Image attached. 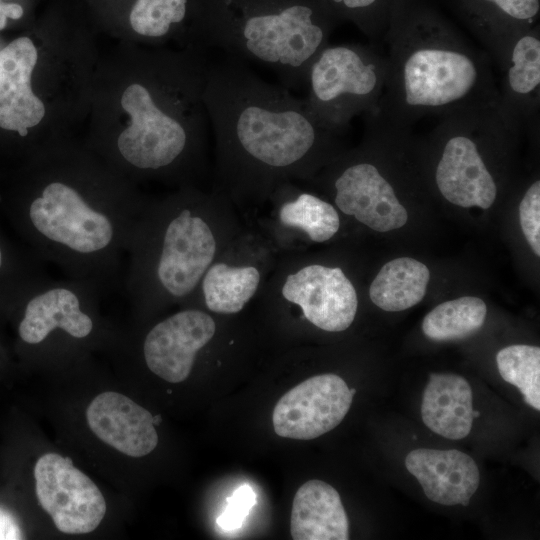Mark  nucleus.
Returning <instances> with one entry per match:
<instances>
[{"label":"nucleus","instance_id":"f3484780","mask_svg":"<svg viewBox=\"0 0 540 540\" xmlns=\"http://www.w3.org/2000/svg\"><path fill=\"white\" fill-rule=\"evenodd\" d=\"M405 466L427 498L441 505L467 506L479 487L477 464L471 456L456 449H415L406 456Z\"/></svg>","mask_w":540,"mask_h":540},{"label":"nucleus","instance_id":"c85d7f7f","mask_svg":"<svg viewBox=\"0 0 540 540\" xmlns=\"http://www.w3.org/2000/svg\"><path fill=\"white\" fill-rule=\"evenodd\" d=\"M522 232L531 249L540 256V181L535 180L526 189L519 204Z\"/></svg>","mask_w":540,"mask_h":540},{"label":"nucleus","instance_id":"39448f33","mask_svg":"<svg viewBox=\"0 0 540 540\" xmlns=\"http://www.w3.org/2000/svg\"><path fill=\"white\" fill-rule=\"evenodd\" d=\"M269 4L245 6L241 15L213 17L207 44L243 62L270 68L288 89L305 87L312 62L329 44V21L308 1Z\"/></svg>","mask_w":540,"mask_h":540},{"label":"nucleus","instance_id":"a878e982","mask_svg":"<svg viewBox=\"0 0 540 540\" xmlns=\"http://www.w3.org/2000/svg\"><path fill=\"white\" fill-rule=\"evenodd\" d=\"M502 379L516 386L524 401L540 410V348L526 344L511 345L496 355Z\"/></svg>","mask_w":540,"mask_h":540},{"label":"nucleus","instance_id":"bb28decb","mask_svg":"<svg viewBox=\"0 0 540 540\" xmlns=\"http://www.w3.org/2000/svg\"><path fill=\"white\" fill-rule=\"evenodd\" d=\"M187 14V0H137L130 12V25L139 35L166 36Z\"/></svg>","mask_w":540,"mask_h":540},{"label":"nucleus","instance_id":"f03ea898","mask_svg":"<svg viewBox=\"0 0 540 540\" xmlns=\"http://www.w3.org/2000/svg\"><path fill=\"white\" fill-rule=\"evenodd\" d=\"M7 203L4 214L25 246L67 278L102 295L122 287V262L145 203L127 188L43 178Z\"/></svg>","mask_w":540,"mask_h":540},{"label":"nucleus","instance_id":"2f4dec72","mask_svg":"<svg viewBox=\"0 0 540 540\" xmlns=\"http://www.w3.org/2000/svg\"><path fill=\"white\" fill-rule=\"evenodd\" d=\"M23 15V8L16 3H1L0 2V30L4 29L7 23V18L17 20Z\"/></svg>","mask_w":540,"mask_h":540},{"label":"nucleus","instance_id":"7ed1b4c3","mask_svg":"<svg viewBox=\"0 0 540 540\" xmlns=\"http://www.w3.org/2000/svg\"><path fill=\"white\" fill-rule=\"evenodd\" d=\"M387 44L385 89L371 112L391 124L409 129L499 98L489 55L430 15L397 17Z\"/></svg>","mask_w":540,"mask_h":540},{"label":"nucleus","instance_id":"393cba45","mask_svg":"<svg viewBox=\"0 0 540 540\" xmlns=\"http://www.w3.org/2000/svg\"><path fill=\"white\" fill-rule=\"evenodd\" d=\"M278 216L283 225L304 231L312 241L318 243L332 238L340 227V218L334 206L305 192L283 203Z\"/></svg>","mask_w":540,"mask_h":540},{"label":"nucleus","instance_id":"6ab92c4d","mask_svg":"<svg viewBox=\"0 0 540 540\" xmlns=\"http://www.w3.org/2000/svg\"><path fill=\"white\" fill-rule=\"evenodd\" d=\"M294 540H347L349 520L337 490L312 479L294 495L291 521Z\"/></svg>","mask_w":540,"mask_h":540},{"label":"nucleus","instance_id":"6e6552de","mask_svg":"<svg viewBox=\"0 0 540 540\" xmlns=\"http://www.w3.org/2000/svg\"><path fill=\"white\" fill-rule=\"evenodd\" d=\"M387 58L375 45H327L312 62L304 98L311 113L338 133L373 111L385 89Z\"/></svg>","mask_w":540,"mask_h":540},{"label":"nucleus","instance_id":"5701e85b","mask_svg":"<svg viewBox=\"0 0 540 540\" xmlns=\"http://www.w3.org/2000/svg\"><path fill=\"white\" fill-rule=\"evenodd\" d=\"M50 277L44 263L26 246L15 245L0 228V313L36 283Z\"/></svg>","mask_w":540,"mask_h":540},{"label":"nucleus","instance_id":"2eb2a0df","mask_svg":"<svg viewBox=\"0 0 540 540\" xmlns=\"http://www.w3.org/2000/svg\"><path fill=\"white\" fill-rule=\"evenodd\" d=\"M502 72L498 86L502 106L523 128L539 126L540 36L538 29L526 28L514 34L492 56Z\"/></svg>","mask_w":540,"mask_h":540},{"label":"nucleus","instance_id":"473e14b6","mask_svg":"<svg viewBox=\"0 0 540 540\" xmlns=\"http://www.w3.org/2000/svg\"><path fill=\"white\" fill-rule=\"evenodd\" d=\"M19 538L18 528H15L8 515L0 512V539Z\"/></svg>","mask_w":540,"mask_h":540},{"label":"nucleus","instance_id":"4468645a","mask_svg":"<svg viewBox=\"0 0 540 540\" xmlns=\"http://www.w3.org/2000/svg\"><path fill=\"white\" fill-rule=\"evenodd\" d=\"M282 296L298 305L310 323L328 332L346 330L358 308L356 290L344 272L320 264L307 265L289 274Z\"/></svg>","mask_w":540,"mask_h":540},{"label":"nucleus","instance_id":"423d86ee","mask_svg":"<svg viewBox=\"0 0 540 540\" xmlns=\"http://www.w3.org/2000/svg\"><path fill=\"white\" fill-rule=\"evenodd\" d=\"M522 128L499 98L440 118L432 134L438 151L433 177L443 198L459 207L490 208L498 186L485 155Z\"/></svg>","mask_w":540,"mask_h":540},{"label":"nucleus","instance_id":"4be33fe9","mask_svg":"<svg viewBox=\"0 0 540 540\" xmlns=\"http://www.w3.org/2000/svg\"><path fill=\"white\" fill-rule=\"evenodd\" d=\"M260 279L254 266L211 264L201 279L205 305L219 314L240 312L256 293Z\"/></svg>","mask_w":540,"mask_h":540},{"label":"nucleus","instance_id":"c756f323","mask_svg":"<svg viewBox=\"0 0 540 540\" xmlns=\"http://www.w3.org/2000/svg\"><path fill=\"white\" fill-rule=\"evenodd\" d=\"M223 513L218 517L217 523L224 530H233L241 526L250 509L255 504V494L248 485L236 489Z\"/></svg>","mask_w":540,"mask_h":540},{"label":"nucleus","instance_id":"f8f14e48","mask_svg":"<svg viewBox=\"0 0 540 540\" xmlns=\"http://www.w3.org/2000/svg\"><path fill=\"white\" fill-rule=\"evenodd\" d=\"M334 201L344 214L378 232L403 227L408 213L382 166L369 153H359L335 170Z\"/></svg>","mask_w":540,"mask_h":540},{"label":"nucleus","instance_id":"b1692460","mask_svg":"<svg viewBox=\"0 0 540 540\" xmlns=\"http://www.w3.org/2000/svg\"><path fill=\"white\" fill-rule=\"evenodd\" d=\"M486 315L487 306L482 299L463 296L431 310L423 319L422 331L435 341L459 340L477 332Z\"/></svg>","mask_w":540,"mask_h":540},{"label":"nucleus","instance_id":"ddd939ff","mask_svg":"<svg viewBox=\"0 0 540 540\" xmlns=\"http://www.w3.org/2000/svg\"><path fill=\"white\" fill-rule=\"evenodd\" d=\"M216 324L204 311L188 308L155 323L141 341L146 367L169 383L185 381L198 352L213 338Z\"/></svg>","mask_w":540,"mask_h":540},{"label":"nucleus","instance_id":"0eeeda50","mask_svg":"<svg viewBox=\"0 0 540 540\" xmlns=\"http://www.w3.org/2000/svg\"><path fill=\"white\" fill-rule=\"evenodd\" d=\"M102 294L92 284L48 277L27 289L9 309L19 345L38 355H62L103 337Z\"/></svg>","mask_w":540,"mask_h":540},{"label":"nucleus","instance_id":"412c9836","mask_svg":"<svg viewBox=\"0 0 540 540\" xmlns=\"http://www.w3.org/2000/svg\"><path fill=\"white\" fill-rule=\"evenodd\" d=\"M430 271L425 264L401 257L383 265L369 288L371 301L384 311H403L425 296Z\"/></svg>","mask_w":540,"mask_h":540},{"label":"nucleus","instance_id":"aec40b11","mask_svg":"<svg viewBox=\"0 0 540 540\" xmlns=\"http://www.w3.org/2000/svg\"><path fill=\"white\" fill-rule=\"evenodd\" d=\"M473 394L468 381L456 374L430 375L423 392L421 416L434 433L451 440L465 438L472 429Z\"/></svg>","mask_w":540,"mask_h":540},{"label":"nucleus","instance_id":"9d476101","mask_svg":"<svg viewBox=\"0 0 540 540\" xmlns=\"http://www.w3.org/2000/svg\"><path fill=\"white\" fill-rule=\"evenodd\" d=\"M33 476L37 501L60 532L82 535L99 527L107 512L106 500L69 457L55 452L41 455Z\"/></svg>","mask_w":540,"mask_h":540},{"label":"nucleus","instance_id":"9b49d317","mask_svg":"<svg viewBox=\"0 0 540 540\" xmlns=\"http://www.w3.org/2000/svg\"><path fill=\"white\" fill-rule=\"evenodd\" d=\"M355 393L336 374L310 377L278 400L272 414L274 431L295 440L320 437L342 422Z\"/></svg>","mask_w":540,"mask_h":540},{"label":"nucleus","instance_id":"1a4fd4ad","mask_svg":"<svg viewBox=\"0 0 540 540\" xmlns=\"http://www.w3.org/2000/svg\"><path fill=\"white\" fill-rule=\"evenodd\" d=\"M157 100L140 83L129 85L121 98L130 124L117 138V153L140 173H172L195 159L203 142L202 116H180Z\"/></svg>","mask_w":540,"mask_h":540},{"label":"nucleus","instance_id":"f257e3e1","mask_svg":"<svg viewBox=\"0 0 540 540\" xmlns=\"http://www.w3.org/2000/svg\"><path fill=\"white\" fill-rule=\"evenodd\" d=\"M203 100L220 176L236 191H266L290 176L306 175L334 143L336 132L304 99L266 82L232 56L207 68Z\"/></svg>","mask_w":540,"mask_h":540},{"label":"nucleus","instance_id":"a211bd4d","mask_svg":"<svg viewBox=\"0 0 540 540\" xmlns=\"http://www.w3.org/2000/svg\"><path fill=\"white\" fill-rule=\"evenodd\" d=\"M37 50L20 37L0 51V127L20 131L36 126L45 114L42 101L31 89Z\"/></svg>","mask_w":540,"mask_h":540},{"label":"nucleus","instance_id":"dca6fc26","mask_svg":"<svg viewBox=\"0 0 540 540\" xmlns=\"http://www.w3.org/2000/svg\"><path fill=\"white\" fill-rule=\"evenodd\" d=\"M85 416L94 436L126 456H146L158 445L153 415L120 392L97 394L88 404Z\"/></svg>","mask_w":540,"mask_h":540},{"label":"nucleus","instance_id":"72a5a7b5","mask_svg":"<svg viewBox=\"0 0 540 540\" xmlns=\"http://www.w3.org/2000/svg\"><path fill=\"white\" fill-rule=\"evenodd\" d=\"M472 415H473V418H477L480 416V413L478 411L473 410Z\"/></svg>","mask_w":540,"mask_h":540},{"label":"nucleus","instance_id":"7c9ffc66","mask_svg":"<svg viewBox=\"0 0 540 540\" xmlns=\"http://www.w3.org/2000/svg\"><path fill=\"white\" fill-rule=\"evenodd\" d=\"M339 6L345 13L357 17L360 27L370 36V15L377 14V8L382 4L381 0H330Z\"/></svg>","mask_w":540,"mask_h":540},{"label":"nucleus","instance_id":"cd10ccee","mask_svg":"<svg viewBox=\"0 0 540 540\" xmlns=\"http://www.w3.org/2000/svg\"><path fill=\"white\" fill-rule=\"evenodd\" d=\"M484 6L493 8V13L500 16L501 37L497 46L489 54L491 58L499 48L514 34L529 28V24L538 15L540 0H479Z\"/></svg>","mask_w":540,"mask_h":540},{"label":"nucleus","instance_id":"20e7f679","mask_svg":"<svg viewBox=\"0 0 540 540\" xmlns=\"http://www.w3.org/2000/svg\"><path fill=\"white\" fill-rule=\"evenodd\" d=\"M204 201L186 192L147 205L128 246L122 287L138 314L192 296L216 254Z\"/></svg>","mask_w":540,"mask_h":540}]
</instances>
